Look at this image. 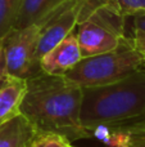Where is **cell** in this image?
<instances>
[{
	"label": "cell",
	"mask_w": 145,
	"mask_h": 147,
	"mask_svg": "<svg viewBox=\"0 0 145 147\" xmlns=\"http://www.w3.org/2000/svg\"><path fill=\"white\" fill-rule=\"evenodd\" d=\"M40 26L31 25L22 28H12L1 39L4 51L5 72L21 79H28L40 72L36 59Z\"/></svg>",
	"instance_id": "4"
},
{
	"label": "cell",
	"mask_w": 145,
	"mask_h": 147,
	"mask_svg": "<svg viewBox=\"0 0 145 147\" xmlns=\"http://www.w3.org/2000/svg\"><path fill=\"white\" fill-rule=\"evenodd\" d=\"M5 61H4V51H3V44L0 40V79L5 75Z\"/></svg>",
	"instance_id": "14"
},
{
	"label": "cell",
	"mask_w": 145,
	"mask_h": 147,
	"mask_svg": "<svg viewBox=\"0 0 145 147\" xmlns=\"http://www.w3.org/2000/svg\"><path fill=\"white\" fill-rule=\"evenodd\" d=\"M27 80L5 74L0 79V125L21 115Z\"/></svg>",
	"instance_id": "7"
},
{
	"label": "cell",
	"mask_w": 145,
	"mask_h": 147,
	"mask_svg": "<svg viewBox=\"0 0 145 147\" xmlns=\"http://www.w3.org/2000/svg\"><path fill=\"white\" fill-rule=\"evenodd\" d=\"M86 0H68L43 23H40V35L36 51V59L40 66V59L51 48L61 43L64 38L76 30L81 20Z\"/></svg>",
	"instance_id": "5"
},
{
	"label": "cell",
	"mask_w": 145,
	"mask_h": 147,
	"mask_svg": "<svg viewBox=\"0 0 145 147\" xmlns=\"http://www.w3.org/2000/svg\"><path fill=\"white\" fill-rule=\"evenodd\" d=\"M68 0H22L13 28L40 25Z\"/></svg>",
	"instance_id": "9"
},
{
	"label": "cell",
	"mask_w": 145,
	"mask_h": 147,
	"mask_svg": "<svg viewBox=\"0 0 145 147\" xmlns=\"http://www.w3.org/2000/svg\"><path fill=\"white\" fill-rule=\"evenodd\" d=\"M69 147H73V146H71V145H69Z\"/></svg>",
	"instance_id": "16"
},
{
	"label": "cell",
	"mask_w": 145,
	"mask_h": 147,
	"mask_svg": "<svg viewBox=\"0 0 145 147\" xmlns=\"http://www.w3.org/2000/svg\"><path fill=\"white\" fill-rule=\"evenodd\" d=\"M82 58L74 32L51 48L40 59V71L48 75H66Z\"/></svg>",
	"instance_id": "6"
},
{
	"label": "cell",
	"mask_w": 145,
	"mask_h": 147,
	"mask_svg": "<svg viewBox=\"0 0 145 147\" xmlns=\"http://www.w3.org/2000/svg\"><path fill=\"white\" fill-rule=\"evenodd\" d=\"M145 114V67L112 84L82 88L80 121L89 132Z\"/></svg>",
	"instance_id": "2"
},
{
	"label": "cell",
	"mask_w": 145,
	"mask_h": 147,
	"mask_svg": "<svg viewBox=\"0 0 145 147\" xmlns=\"http://www.w3.org/2000/svg\"><path fill=\"white\" fill-rule=\"evenodd\" d=\"M37 132L22 114L0 125V147H31Z\"/></svg>",
	"instance_id": "8"
},
{
	"label": "cell",
	"mask_w": 145,
	"mask_h": 147,
	"mask_svg": "<svg viewBox=\"0 0 145 147\" xmlns=\"http://www.w3.org/2000/svg\"><path fill=\"white\" fill-rule=\"evenodd\" d=\"M22 0H0V40L14 27Z\"/></svg>",
	"instance_id": "11"
},
{
	"label": "cell",
	"mask_w": 145,
	"mask_h": 147,
	"mask_svg": "<svg viewBox=\"0 0 145 147\" xmlns=\"http://www.w3.org/2000/svg\"><path fill=\"white\" fill-rule=\"evenodd\" d=\"M134 36L132 40H145V13H140L132 17Z\"/></svg>",
	"instance_id": "13"
},
{
	"label": "cell",
	"mask_w": 145,
	"mask_h": 147,
	"mask_svg": "<svg viewBox=\"0 0 145 147\" xmlns=\"http://www.w3.org/2000/svg\"><path fill=\"white\" fill-rule=\"evenodd\" d=\"M128 125L120 124V138L123 147H145V119L139 117L138 121H127Z\"/></svg>",
	"instance_id": "10"
},
{
	"label": "cell",
	"mask_w": 145,
	"mask_h": 147,
	"mask_svg": "<svg viewBox=\"0 0 145 147\" xmlns=\"http://www.w3.org/2000/svg\"><path fill=\"white\" fill-rule=\"evenodd\" d=\"M144 67L141 54L134 45L132 39L127 38L114 51L81 58L64 76L81 88H87L116 83Z\"/></svg>",
	"instance_id": "3"
},
{
	"label": "cell",
	"mask_w": 145,
	"mask_h": 147,
	"mask_svg": "<svg viewBox=\"0 0 145 147\" xmlns=\"http://www.w3.org/2000/svg\"><path fill=\"white\" fill-rule=\"evenodd\" d=\"M69 141L57 133H37L33 138L31 147H69Z\"/></svg>",
	"instance_id": "12"
},
{
	"label": "cell",
	"mask_w": 145,
	"mask_h": 147,
	"mask_svg": "<svg viewBox=\"0 0 145 147\" xmlns=\"http://www.w3.org/2000/svg\"><path fill=\"white\" fill-rule=\"evenodd\" d=\"M27 92L21 114L37 133H57L77 141L92 134L80 121L82 88L66 76L48 75L43 71L26 79Z\"/></svg>",
	"instance_id": "1"
},
{
	"label": "cell",
	"mask_w": 145,
	"mask_h": 147,
	"mask_svg": "<svg viewBox=\"0 0 145 147\" xmlns=\"http://www.w3.org/2000/svg\"><path fill=\"white\" fill-rule=\"evenodd\" d=\"M134 45L136 47V49L139 51V53L141 54L144 62H145V40H132Z\"/></svg>",
	"instance_id": "15"
}]
</instances>
